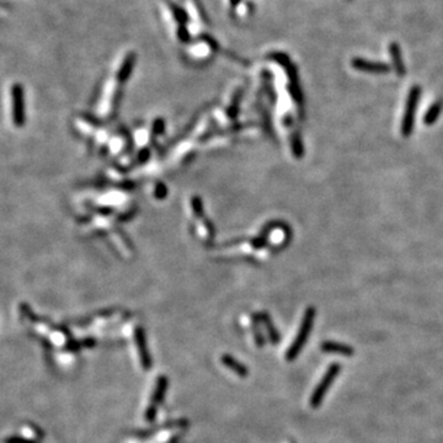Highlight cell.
Masks as SVG:
<instances>
[{
  "label": "cell",
  "instance_id": "cell-6",
  "mask_svg": "<svg viewBox=\"0 0 443 443\" xmlns=\"http://www.w3.org/2000/svg\"><path fill=\"white\" fill-rule=\"evenodd\" d=\"M167 388H168V379L165 378V377H160L157 382V388L156 390H154L153 398H152V405L145 411V418L148 421H153L154 417H156L157 409L160 405V403H162L163 398H164V394Z\"/></svg>",
  "mask_w": 443,
  "mask_h": 443
},
{
  "label": "cell",
  "instance_id": "cell-3",
  "mask_svg": "<svg viewBox=\"0 0 443 443\" xmlns=\"http://www.w3.org/2000/svg\"><path fill=\"white\" fill-rule=\"evenodd\" d=\"M340 371H341V366L338 362H334L331 363L330 367L328 368V371L325 372L324 377H323L322 380L319 382L318 387L315 388L313 394L311 396V406L313 409H318L322 404L323 399H324L325 394L328 393L329 388L331 387L334 380L336 379V377L339 376Z\"/></svg>",
  "mask_w": 443,
  "mask_h": 443
},
{
  "label": "cell",
  "instance_id": "cell-9",
  "mask_svg": "<svg viewBox=\"0 0 443 443\" xmlns=\"http://www.w3.org/2000/svg\"><path fill=\"white\" fill-rule=\"evenodd\" d=\"M389 53L391 57V61H393L394 70H395L396 74H398L399 77H403V75H405V73H406V70H405V64L403 61V57H401L400 47H399L398 43L395 42L390 43Z\"/></svg>",
  "mask_w": 443,
  "mask_h": 443
},
{
  "label": "cell",
  "instance_id": "cell-10",
  "mask_svg": "<svg viewBox=\"0 0 443 443\" xmlns=\"http://www.w3.org/2000/svg\"><path fill=\"white\" fill-rule=\"evenodd\" d=\"M222 362H223V365L227 366L228 368H230L232 371H234L238 376H240V377L248 376V372H249L248 368H246L245 366L241 365L240 362H238V361L234 360L232 356L224 355L222 357Z\"/></svg>",
  "mask_w": 443,
  "mask_h": 443
},
{
  "label": "cell",
  "instance_id": "cell-5",
  "mask_svg": "<svg viewBox=\"0 0 443 443\" xmlns=\"http://www.w3.org/2000/svg\"><path fill=\"white\" fill-rule=\"evenodd\" d=\"M351 65L356 70H360V72H365V73H371V74H387V73H389L391 70L390 65H388L387 63L367 61V59L360 58V57L353 58L351 61Z\"/></svg>",
  "mask_w": 443,
  "mask_h": 443
},
{
  "label": "cell",
  "instance_id": "cell-14",
  "mask_svg": "<svg viewBox=\"0 0 443 443\" xmlns=\"http://www.w3.org/2000/svg\"><path fill=\"white\" fill-rule=\"evenodd\" d=\"M4 443H37V441L25 438V437H21V436H10L4 439Z\"/></svg>",
  "mask_w": 443,
  "mask_h": 443
},
{
  "label": "cell",
  "instance_id": "cell-12",
  "mask_svg": "<svg viewBox=\"0 0 443 443\" xmlns=\"http://www.w3.org/2000/svg\"><path fill=\"white\" fill-rule=\"evenodd\" d=\"M290 146H292L293 156L298 158V159L303 157L304 154L303 143H302L301 134L298 132H293L292 135H290Z\"/></svg>",
  "mask_w": 443,
  "mask_h": 443
},
{
  "label": "cell",
  "instance_id": "cell-2",
  "mask_svg": "<svg viewBox=\"0 0 443 443\" xmlns=\"http://www.w3.org/2000/svg\"><path fill=\"white\" fill-rule=\"evenodd\" d=\"M421 88L418 85L412 86L410 89L409 96H407L406 105H405V112L401 121V134L404 137H409L414 130L415 115H416L418 100H420Z\"/></svg>",
  "mask_w": 443,
  "mask_h": 443
},
{
  "label": "cell",
  "instance_id": "cell-13",
  "mask_svg": "<svg viewBox=\"0 0 443 443\" xmlns=\"http://www.w3.org/2000/svg\"><path fill=\"white\" fill-rule=\"evenodd\" d=\"M260 319L262 320V323H263V324H265L266 329H267V331H268V336H270L271 342H272V344H277V342L279 341L278 331L276 330V328H274V326H273L272 322H271L270 318H268V315H267V314H262V315H260Z\"/></svg>",
  "mask_w": 443,
  "mask_h": 443
},
{
  "label": "cell",
  "instance_id": "cell-4",
  "mask_svg": "<svg viewBox=\"0 0 443 443\" xmlns=\"http://www.w3.org/2000/svg\"><path fill=\"white\" fill-rule=\"evenodd\" d=\"M13 96V121L15 126L21 127L25 123V96L24 88L20 84H15L12 89Z\"/></svg>",
  "mask_w": 443,
  "mask_h": 443
},
{
  "label": "cell",
  "instance_id": "cell-8",
  "mask_svg": "<svg viewBox=\"0 0 443 443\" xmlns=\"http://www.w3.org/2000/svg\"><path fill=\"white\" fill-rule=\"evenodd\" d=\"M135 340H137V346L139 350L140 355V362L144 369H149L152 367V360L151 356H149L148 350L145 346V338H144V331L142 328H138L135 330Z\"/></svg>",
  "mask_w": 443,
  "mask_h": 443
},
{
  "label": "cell",
  "instance_id": "cell-1",
  "mask_svg": "<svg viewBox=\"0 0 443 443\" xmlns=\"http://www.w3.org/2000/svg\"><path fill=\"white\" fill-rule=\"evenodd\" d=\"M315 314H317V311H315V308H313V307H309V308L304 312V317L303 320H302V324L300 330H298L297 336H296L294 341L292 342V345H290V347L286 352L287 361H293L298 357V355H300V352L302 351V349H303L307 340L309 338V334H311L312 328H313Z\"/></svg>",
  "mask_w": 443,
  "mask_h": 443
},
{
  "label": "cell",
  "instance_id": "cell-7",
  "mask_svg": "<svg viewBox=\"0 0 443 443\" xmlns=\"http://www.w3.org/2000/svg\"><path fill=\"white\" fill-rule=\"evenodd\" d=\"M322 351L328 352V353H339V355L345 356V357H352L355 355V349L350 346V345L341 344V342L336 341H325L323 342L322 346H320Z\"/></svg>",
  "mask_w": 443,
  "mask_h": 443
},
{
  "label": "cell",
  "instance_id": "cell-11",
  "mask_svg": "<svg viewBox=\"0 0 443 443\" xmlns=\"http://www.w3.org/2000/svg\"><path fill=\"white\" fill-rule=\"evenodd\" d=\"M442 108H443V100H439V101L434 102L433 105H431L430 108L427 110V112L425 113V117H423V122H425V124H427V126L433 124L434 122L437 121V118H438Z\"/></svg>",
  "mask_w": 443,
  "mask_h": 443
}]
</instances>
